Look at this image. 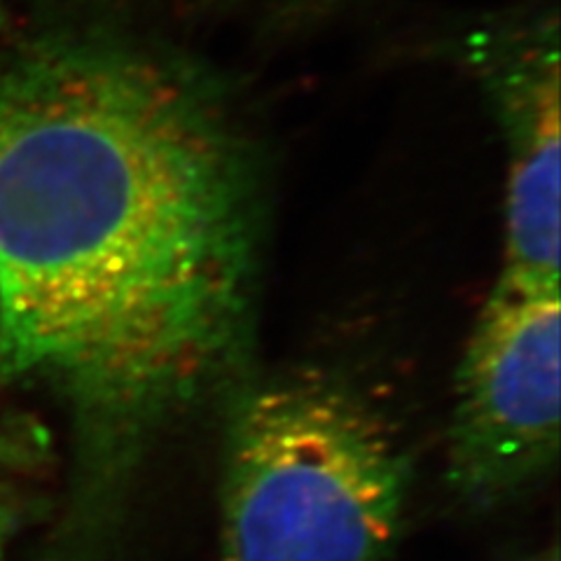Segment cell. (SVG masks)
<instances>
[{
	"instance_id": "cell-1",
	"label": "cell",
	"mask_w": 561,
	"mask_h": 561,
	"mask_svg": "<svg viewBox=\"0 0 561 561\" xmlns=\"http://www.w3.org/2000/svg\"><path fill=\"white\" fill-rule=\"evenodd\" d=\"M267 225L239 99L129 10L96 3L0 59V373L68 402L92 515L251 373Z\"/></svg>"
},
{
	"instance_id": "cell-5",
	"label": "cell",
	"mask_w": 561,
	"mask_h": 561,
	"mask_svg": "<svg viewBox=\"0 0 561 561\" xmlns=\"http://www.w3.org/2000/svg\"><path fill=\"white\" fill-rule=\"evenodd\" d=\"M210 12L272 26H297L337 12L354 0H192Z\"/></svg>"
},
{
	"instance_id": "cell-3",
	"label": "cell",
	"mask_w": 561,
	"mask_h": 561,
	"mask_svg": "<svg viewBox=\"0 0 561 561\" xmlns=\"http://www.w3.org/2000/svg\"><path fill=\"white\" fill-rule=\"evenodd\" d=\"M561 293L499 276L454 379L447 484L476 511L546 482L561 449Z\"/></svg>"
},
{
	"instance_id": "cell-9",
	"label": "cell",
	"mask_w": 561,
	"mask_h": 561,
	"mask_svg": "<svg viewBox=\"0 0 561 561\" xmlns=\"http://www.w3.org/2000/svg\"><path fill=\"white\" fill-rule=\"evenodd\" d=\"M3 24H5V20H3V3H0V28H3Z\"/></svg>"
},
{
	"instance_id": "cell-2",
	"label": "cell",
	"mask_w": 561,
	"mask_h": 561,
	"mask_svg": "<svg viewBox=\"0 0 561 561\" xmlns=\"http://www.w3.org/2000/svg\"><path fill=\"white\" fill-rule=\"evenodd\" d=\"M410 489L408 447L354 381L251 370L225 398L216 561H386Z\"/></svg>"
},
{
	"instance_id": "cell-7",
	"label": "cell",
	"mask_w": 561,
	"mask_h": 561,
	"mask_svg": "<svg viewBox=\"0 0 561 561\" xmlns=\"http://www.w3.org/2000/svg\"><path fill=\"white\" fill-rule=\"evenodd\" d=\"M524 561H559L557 546H550V550H542V552H538V554H534L529 559H524Z\"/></svg>"
},
{
	"instance_id": "cell-8",
	"label": "cell",
	"mask_w": 561,
	"mask_h": 561,
	"mask_svg": "<svg viewBox=\"0 0 561 561\" xmlns=\"http://www.w3.org/2000/svg\"><path fill=\"white\" fill-rule=\"evenodd\" d=\"M0 344H3V293H0Z\"/></svg>"
},
{
	"instance_id": "cell-4",
	"label": "cell",
	"mask_w": 561,
	"mask_h": 561,
	"mask_svg": "<svg viewBox=\"0 0 561 561\" xmlns=\"http://www.w3.org/2000/svg\"><path fill=\"white\" fill-rule=\"evenodd\" d=\"M456 59L478 80L505 146L503 278L559 288L561 87L554 3H524L468 26Z\"/></svg>"
},
{
	"instance_id": "cell-6",
	"label": "cell",
	"mask_w": 561,
	"mask_h": 561,
	"mask_svg": "<svg viewBox=\"0 0 561 561\" xmlns=\"http://www.w3.org/2000/svg\"><path fill=\"white\" fill-rule=\"evenodd\" d=\"M16 529V513L14 505L0 496V561H8L10 540Z\"/></svg>"
}]
</instances>
